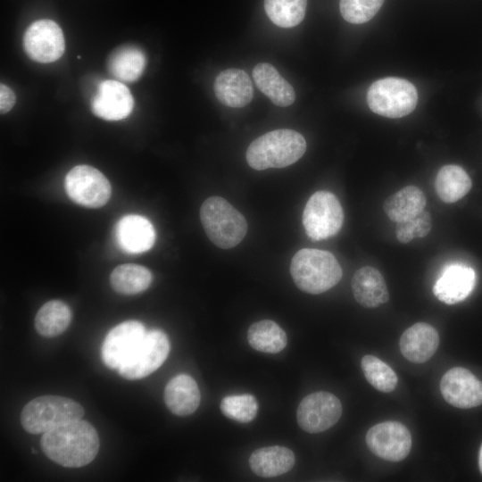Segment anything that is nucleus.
Wrapping results in <instances>:
<instances>
[{
	"label": "nucleus",
	"mask_w": 482,
	"mask_h": 482,
	"mask_svg": "<svg viewBox=\"0 0 482 482\" xmlns=\"http://www.w3.org/2000/svg\"><path fill=\"white\" fill-rule=\"evenodd\" d=\"M40 445L46 457L59 465L79 468L96 457L100 441L96 428L80 419L45 432Z\"/></svg>",
	"instance_id": "obj_1"
},
{
	"label": "nucleus",
	"mask_w": 482,
	"mask_h": 482,
	"mask_svg": "<svg viewBox=\"0 0 482 482\" xmlns=\"http://www.w3.org/2000/svg\"><path fill=\"white\" fill-rule=\"evenodd\" d=\"M306 151V141L287 129L267 132L255 138L246 150L249 166L257 170L284 168L297 162Z\"/></svg>",
	"instance_id": "obj_2"
},
{
	"label": "nucleus",
	"mask_w": 482,
	"mask_h": 482,
	"mask_svg": "<svg viewBox=\"0 0 482 482\" xmlns=\"http://www.w3.org/2000/svg\"><path fill=\"white\" fill-rule=\"evenodd\" d=\"M290 273L295 286L312 295L329 290L343 275L339 262L331 253L313 248L295 253L291 260Z\"/></svg>",
	"instance_id": "obj_3"
},
{
	"label": "nucleus",
	"mask_w": 482,
	"mask_h": 482,
	"mask_svg": "<svg viewBox=\"0 0 482 482\" xmlns=\"http://www.w3.org/2000/svg\"><path fill=\"white\" fill-rule=\"evenodd\" d=\"M200 220L208 238L222 249L238 245L247 232L244 215L220 196L204 200L200 208Z\"/></svg>",
	"instance_id": "obj_4"
},
{
	"label": "nucleus",
	"mask_w": 482,
	"mask_h": 482,
	"mask_svg": "<svg viewBox=\"0 0 482 482\" xmlns=\"http://www.w3.org/2000/svg\"><path fill=\"white\" fill-rule=\"evenodd\" d=\"M83 415V407L75 400L59 395H42L24 406L21 423L27 432L40 434L59 425L80 420Z\"/></svg>",
	"instance_id": "obj_5"
},
{
	"label": "nucleus",
	"mask_w": 482,
	"mask_h": 482,
	"mask_svg": "<svg viewBox=\"0 0 482 482\" xmlns=\"http://www.w3.org/2000/svg\"><path fill=\"white\" fill-rule=\"evenodd\" d=\"M418 92L410 81L397 77H387L373 82L367 93L370 109L387 118H401L416 107Z\"/></svg>",
	"instance_id": "obj_6"
},
{
	"label": "nucleus",
	"mask_w": 482,
	"mask_h": 482,
	"mask_svg": "<svg viewBox=\"0 0 482 482\" xmlns=\"http://www.w3.org/2000/svg\"><path fill=\"white\" fill-rule=\"evenodd\" d=\"M344 222V212L337 196L328 191H317L307 201L303 225L307 236L322 240L335 236Z\"/></svg>",
	"instance_id": "obj_7"
},
{
	"label": "nucleus",
	"mask_w": 482,
	"mask_h": 482,
	"mask_svg": "<svg viewBox=\"0 0 482 482\" xmlns=\"http://www.w3.org/2000/svg\"><path fill=\"white\" fill-rule=\"evenodd\" d=\"M170 353V341L160 329L146 331L136 348L117 369L126 379H140L159 369Z\"/></svg>",
	"instance_id": "obj_8"
},
{
	"label": "nucleus",
	"mask_w": 482,
	"mask_h": 482,
	"mask_svg": "<svg viewBox=\"0 0 482 482\" xmlns=\"http://www.w3.org/2000/svg\"><path fill=\"white\" fill-rule=\"evenodd\" d=\"M65 190L76 204L87 208L104 206L110 199L112 187L107 178L89 165H77L66 175Z\"/></svg>",
	"instance_id": "obj_9"
},
{
	"label": "nucleus",
	"mask_w": 482,
	"mask_h": 482,
	"mask_svg": "<svg viewBox=\"0 0 482 482\" xmlns=\"http://www.w3.org/2000/svg\"><path fill=\"white\" fill-rule=\"evenodd\" d=\"M23 48L33 61L49 63L60 59L65 50L62 29L52 20L42 19L31 23L23 36Z\"/></svg>",
	"instance_id": "obj_10"
},
{
	"label": "nucleus",
	"mask_w": 482,
	"mask_h": 482,
	"mask_svg": "<svg viewBox=\"0 0 482 482\" xmlns=\"http://www.w3.org/2000/svg\"><path fill=\"white\" fill-rule=\"evenodd\" d=\"M342 415L340 400L328 392L306 395L296 411L297 423L308 433H320L334 426Z\"/></svg>",
	"instance_id": "obj_11"
},
{
	"label": "nucleus",
	"mask_w": 482,
	"mask_h": 482,
	"mask_svg": "<svg viewBox=\"0 0 482 482\" xmlns=\"http://www.w3.org/2000/svg\"><path fill=\"white\" fill-rule=\"evenodd\" d=\"M366 444L378 457L388 461H400L410 453L411 436L403 424L384 421L368 430Z\"/></svg>",
	"instance_id": "obj_12"
},
{
	"label": "nucleus",
	"mask_w": 482,
	"mask_h": 482,
	"mask_svg": "<svg viewBox=\"0 0 482 482\" xmlns=\"http://www.w3.org/2000/svg\"><path fill=\"white\" fill-rule=\"evenodd\" d=\"M444 399L451 405L469 409L482 404V382L469 370L455 367L447 370L440 381Z\"/></svg>",
	"instance_id": "obj_13"
},
{
	"label": "nucleus",
	"mask_w": 482,
	"mask_h": 482,
	"mask_svg": "<svg viewBox=\"0 0 482 482\" xmlns=\"http://www.w3.org/2000/svg\"><path fill=\"white\" fill-rule=\"evenodd\" d=\"M145 326L137 320L123 321L106 335L102 345V360L110 369H118L145 335Z\"/></svg>",
	"instance_id": "obj_14"
},
{
	"label": "nucleus",
	"mask_w": 482,
	"mask_h": 482,
	"mask_svg": "<svg viewBox=\"0 0 482 482\" xmlns=\"http://www.w3.org/2000/svg\"><path fill=\"white\" fill-rule=\"evenodd\" d=\"M134 107V99L129 89L117 80H104L99 83L91 102L95 115L106 120H120L128 117Z\"/></svg>",
	"instance_id": "obj_15"
},
{
	"label": "nucleus",
	"mask_w": 482,
	"mask_h": 482,
	"mask_svg": "<svg viewBox=\"0 0 482 482\" xmlns=\"http://www.w3.org/2000/svg\"><path fill=\"white\" fill-rule=\"evenodd\" d=\"M476 273L473 269L462 264L447 265L434 284L435 296L446 304L463 301L473 290Z\"/></svg>",
	"instance_id": "obj_16"
},
{
	"label": "nucleus",
	"mask_w": 482,
	"mask_h": 482,
	"mask_svg": "<svg viewBox=\"0 0 482 482\" xmlns=\"http://www.w3.org/2000/svg\"><path fill=\"white\" fill-rule=\"evenodd\" d=\"M119 246L128 253H141L154 245L155 230L144 216L128 214L117 222L115 229Z\"/></svg>",
	"instance_id": "obj_17"
},
{
	"label": "nucleus",
	"mask_w": 482,
	"mask_h": 482,
	"mask_svg": "<svg viewBox=\"0 0 482 482\" xmlns=\"http://www.w3.org/2000/svg\"><path fill=\"white\" fill-rule=\"evenodd\" d=\"M438 345L437 330L426 322H417L404 330L399 343L402 354L413 363L428 361Z\"/></svg>",
	"instance_id": "obj_18"
},
{
	"label": "nucleus",
	"mask_w": 482,
	"mask_h": 482,
	"mask_svg": "<svg viewBox=\"0 0 482 482\" xmlns=\"http://www.w3.org/2000/svg\"><path fill=\"white\" fill-rule=\"evenodd\" d=\"M216 97L225 105L241 108L253 99V88L247 73L240 69H227L219 73L214 85Z\"/></svg>",
	"instance_id": "obj_19"
},
{
	"label": "nucleus",
	"mask_w": 482,
	"mask_h": 482,
	"mask_svg": "<svg viewBox=\"0 0 482 482\" xmlns=\"http://www.w3.org/2000/svg\"><path fill=\"white\" fill-rule=\"evenodd\" d=\"M355 300L365 308H376L389 300V293L378 270L365 266L359 269L351 281Z\"/></svg>",
	"instance_id": "obj_20"
},
{
	"label": "nucleus",
	"mask_w": 482,
	"mask_h": 482,
	"mask_svg": "<svg viewBox=\"0 0 482 482\" xmlns=\"http://www.w3.org/2000/svg\"><path fill=\"white\" fill-rule=\"evenodd\" d=\"M201 395L195 380L187 374L172 378L164 389V402L175 415L192 414L200 404Z\"/></svg>",
	"instance_id": "obj_21"
},
{
	"label": "nucleus",
	"mask_w": 482,
	"mask_h": 482,
	"mask_svg": "<svg viewBox=\"0 0 482 482\" xmlns=\"http://www.w3.org/2000/svg\"><path fill=\"white\" fill-rule=\"evenodd\" d=\"M295 462L294 453L280 445L257 449L249 458L251 470L262 478H273L285 474L294 467Z\"/></svg>",
	"instance_id": "obj_22"
},
{
	"label": "nucleus",
	"mask_w": 482,
	"mask_h": 482,
	"mask_svg": "<svg viewBox=\"0 0 482 482\" xmlns=\"http://www.w3.org/2000/svg\"><path fill=\"white\" fill-rule=\"evenodd\" d=\"M253 77L260 91L274 104L287 107L295 102V93L293 87L271 64L267 62L256 64L253 70Z\"/></svg>",
	"instance_id": "obj_23"
},
{
	"label": "nucleus",
	"mask_w": 482,
	"mask_h": 482,
	"mask_svg": "<svg viewBox=\"0 0 482 482\" xmlns=\"http://www.w3.org/2000/svg\"><path fill=\"white\" fill-rule=\"evenodd\" d=\"M426 203V196L421 189L410 185L390 195L385 201L383 208L391 220L401 222L415 218L424 211Z\"/></svg>",
	"instance_id": "obj_24"
},
{
	"label": "nucleus",
	"mask_w": 482,
	"mask_h": 482,
	"mask_svg": "<svg viewBox=\"0 0 482 482\" xmlns=\"http://www.w3.org/2000/svg\"><path fill=\"white\" fill-rule=\"evenodd\" d=\"M146 64L144 52L135 46H123L116 48L108 59L110 72L124 82L137 80Z\"/></svg>",
	"instance_id": "obj_25"
},
{
	"label": "nucleus",
	"mask_w": 482,
	"mask_h": 482,
	"mask_svg": "<svg viewBox=\"0 0 482 482\" xmlns=\"http://www.w3.org/2000/svg\"><path fill=\"white\" fill-rule=\"evenodd\" d=\"M472 187V181L464 169L458 165H445L438 170L435 188L438 197L452 204L465 196Z\"/></svg>",
	"instance_id": "obj_26"
},
{
	"label": "nucleus",
	"mask_w": 482,
	"mask_h": 482,
	"mask_svg": "<svg viewBox=\"0 0 482 482\" xmlns=\"http://www.w3.org/2000/svg\"><path fill=\"white\" fill-rule=\"evenodd\" d=\"M71 311L60 300L46 302L37 311L35 317V328L42 337H53L62 334L70 325Z\"/></svg>",
	"instance_id": "obj_27"
},
{
	"label": "nucleus",
	"mask_w": 482,
	"mask_h": 482,
	"mask_svg": "<svg viewBox=\"0 0 482 482\" xmlns=\"http://www.w3.org/2000/svg\"><path fill=\"white\" fill-rule=\"evenodd\" d=\"M152 279V273L147 268L135 263L119 265L110 276L112 287L121 295L141 293L149 287Z\"/></svg>",
	"instance_id": "obj_28"
},
{
	"label": "nucleus",
	"mask_w": 482,
	"mask_h": 482,
	"mask_svg": "<svg viewBox=\"0 0 482 482\" xmlns=\"http://www.w3.org/2000/svg\"><path fill=\"white\" fill-rule=\"evenodd\" d=\"M247 340L253 349L269 353H279L287 344L286 332L270 320L253 323L247 331Z\"/></svg>",
	"instance_id": "obj_29"
},
{
	"label": "nucleus",
	"mask_w": 482,
	"mask_h": 482,
	"mask_svg": "<svg viewBox=\"0 0 482 482\" xmlns=\"http://www.w3.org/2000/svg\"><path fill=\"white\" fill-rule=\"evenodd\" d=\"M307 0H264L270 20L278 27L291 28L304 18Z\"/></svg>",
	"instance_id": "obj_30"
},
{
	"label": "nucleus",
	"mask_w": 482,
	"mask_h": 482,
	"mask_svg": "<svg viewBox=\"0 0 482 482\" xmlns=\"http://www.w3.org/2000/svg\"><path fill=\"white\" fill-rule=\"evenodd\" d=\"M362 370L368 382L383 393L392 392L397 386L395 372L376 356L367 354L361 361Z\"/></svg>",
	"instance_id": "obj_31"
},
{
	"label": "nucleus",
	"mask_w": 482,
	"mask_h": 482,
	"mask_svg": "<svg viewBox=\"0 0 482 482\" xmlns=\"http://www.w3.org/2000/svg\"><path fill=\"white\" fill-rule=\"evenodd\" d=\"M220 408L226 417L246 423L256 417L258 404L253 395L244 394L225 396L220 402Z\"/></svg>",
	"instance_id": "obj_32"
},
{
	"label": "nucleus",
	"mask_w": 482,
	"mask_h": 482,
	"mask_svg": "<svg viewBox=\"0 0 482 482\" xmlns=\"http://www.w3.org/2000/svg\"><path fill=\"white\" fill-rule=\"evenodd\" d=\"M384 0H340L342 17L353 24H362L371 20L379 11Z\"/></svg>",
	"instance_id": "obj_33"
},
{
	"label": "nucleus",
	"mask_w": 482,
	"mask_h": 482,
	"mask_svg": "<svg viewBox=\"0 0 482 482\" xmlns=\"http://www.w3.org/2000/svg\"><path fill=\"white\" fill-rule=\"evenodd\" d=\"M414 238L424 237L431 230L432 218L428 212L422 211L415 218L411 220Z\"/></svg>",
	"instance_id": "obj_34"
},
{
	"label": "nucleus",
	"mask_w": 482,
	"mask_h": 482,
	"mask_svg": "<svg viewBox=\"0 0 482 482\" xmlns=\"http://www.w3.org/2000/svg\"><path fill=\"white\" fill-rule=\"evenodd\" d=\"M16 102L13 91L4 84L0 85V111L1 113L9 112Z\"/></svg>",
	"instance_id": "obj_35"
},
{
	"label": "nucleus",
	"mask_w": 482,
	"mask_h": 482,
	"mask_svg": "<svg viewBox=\"0 0 482 482\" xmlns=\"http://www.w3.org/2000/svg\"><path fill=\"white\" fill-rule=\"evenodd\" d=\"M395 236L402 244H407L414 238L411 220L396 222Z\"/></svg>",
	"instance_id": "obj_36"
},
{
	"label": "nucleus",
	"mask_w": 482,
	"mask_h": 482,
	"mask_svg": "<svg viewBox=\"0 0 482 482\" xmlns=\"http://www.w3.org/2000/svg\"><path fill=\"white\" fill-rule=\"evenodd\" d=\"M478 467H479L480 472L482 473V445L480 447L479 454H478Z\"/></svg>",
	"instance_id": "obj_37"
}]
</instances>
